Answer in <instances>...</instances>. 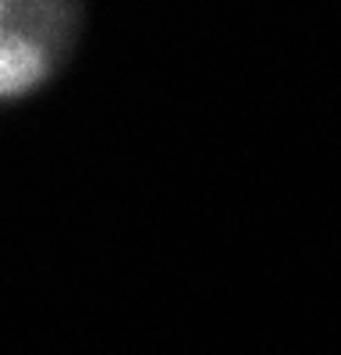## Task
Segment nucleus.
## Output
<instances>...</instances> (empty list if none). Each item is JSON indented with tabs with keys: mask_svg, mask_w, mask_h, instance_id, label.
<instances>
[{
	"mask_svg": "<svg viewBox=\"0 0 341 355\" xmlns=\"http://www.w3.org/2000/svg\"><path fill=\"white\" fill-rule=\"evenodd\" d=\"M71 0H0V96L33 89L53 71Z\"/></svg>",
	"mask_w": 341,
	"mask_h": 355,
	"instance_id": "f257e3e1",
	"label": "nucleus"
}]
</instances>
